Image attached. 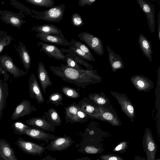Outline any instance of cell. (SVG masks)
Here are the masks:
<instances>
[{"label":"cell","instance_id":"obj_2","mask_svg":"<svg viewBox=\"0 0 160 160\" xmlns=\"http://www.w3.org/2000/svg\"><path fill=\"white\" fill-rule=\"evenodd\" d=\"M65 9V5L62 3L42 12L33 11L37 19H41L55 23H59L63 19Z\"/></svg>","mask_w":160,"mask_h":160},{"label":"cell","instance_id":"obj_14","mask_svg":"<svg viewBox=\"0 0 160 160\" xmlns=\"http://www.w3.org/2000/svg\"><path fill=\"white\" fill-rule=\"evenodd\" d=\"M130 81L140 92H148L153 88V83L149 78L143 75H136L131 77Z\"/></svg>","mask_w":160,"mask_h":160},{"label":"cell","instance_id":"obj_43","mask_svg":"<svg viewBox=\"0 0 160 160\" xmlns=\"http://www.w3.org/2000/svg\"><path fill=\"white\" fill-rule=\"evenodd\" d=\"M85 152L88 153L96 154L99 152L100 149L92 146H87L85 148Z\"/></svg>","mask_w":160,"mask_h":160},{"label":"cell","instance_id":"obj_36","mask_svg":"<svg viewBox=\"0 0 160 160\" xmlns=\"http://www.w3.org/2000/svg\"><path fill=\"white\" fill-rule=\"evenodd\" d=\"M71 43L72 45L80 49L90 56H93L89 48L83 43L73 39Z\"/></svg>","mask_w":160,"mask_h":160},{"label":"cell","instance_id":"obj_6","mask_svg":"<svg viewBox=\"0 0 160 160\" xmlns=\"http://www.w3.org/2000/svg\"><path fill=\"white\" fill-rule=\"evenodd\" d=\"M110 92L116 99L122 111L129 118L131 122H134L135 112L130 100L124 94L113 91H110Z\"/></svg>","mask_w":160,"mask_h":160},{"label":"cell","instance_id":"obj_8","mask_svg":"<svg viewBox=\"0 0 160 160\" xmlns=\"http://www.w3.org/2000/svg\"><path fill=\"white\" fill-rule=\"evenodd\" d=\"M140 8L145 14L149 29L152 33L155 31V10L153 5L144 0H136Z\"/></svg>","mask_w":160,"mask_h":160},{"label":"cell","instance_id":"obj_44","mask_svg":"<svg viewBox=\"0 0 160 160\" xmlns=\"http://www.w3.org/2000/svg\"><path fill=\"white\" fill-rule=\"evenodd\" d=\"M97 0H79L78 1L79 6L83 7L85 5L90 6Z\"/></svg>","mask_w":160,"mask_h":160},{"label":"cell","instance_id":"obj_29","mask_svg":"<svg viewBox=\"0 0 160 160\" xmlns=\"http://www.w3.org/2000/svg\"><path fill=\"white\" fill-rule=\"evenodd\" d=\"M88 98L98 106H107L110 104V100L107 97L104 92H95L89 94Z\"/></svg>","mask_w":160,"mask_h":160},{"label":"cell","instance_id":"obj_5","mask_svg":"<svg viewBox=\"0 0 160 160\" xmlns=\"http://www.w3.org/2000/svg\"><path fill=\"white\" fill-rule=\"evenodd\" d=\"M38 47H40L39 51L44 52L48 57L57 60L66 61V57L64 53L68 52V49L59 48L56 45L51 44L39 42L37 44Z\"/></svg>","mask_w":160,"mask_h":160},{"label":"cell","instance_id":"obj_34","mask_svg":"<svg viewBox=\"0 0 160 160\" xmlns=\"http://www.w3.org/2000/svg\"><path fill=\"white\" fill-rule=\"evenodd\" d=\"M11 127L14 133L21 135L24 134L25 130L29 128L30 127L22 122H16L12 124Z\"/></svg>","mask_w":160,"mask_h":160},{"label":"cell","instance_id":"obj_13","mask_svg":"<svg viewBox=\"0 0 160 160\" xmlns=\"http://www.w3.org/2000/svg\"><path fill=\"white\" fill-rule=\"evenodd\" d=\"M73 142L72 138L69 136L56 137L54 140L50 142L45 149L53 152L61 151L69 148Z\"/></svg>","mask_w":160,"mask_h":160},{"label":"cell","instance_id":"obj_40","mask_svg":"<svg viewBox=\"0 0 160 160\" xmlns=\"http://www.w3.org/2000/svg\"><path fill=\"white\" fill-rule=\"evenodd\" d=\"M12 41V37L8 36L0 40V54L3 51L4 48L8 45Z\"/></svg>","mask_w":160,"mask_h":160},{"label":"cell","instance_id":"obj_42","mask_svg":"<svg viewBox=\"0 0 160 160\" xmlns=\"http://www.w3.org/2000/svg\"><path fill=\"white\" fill-rule=\"evenodd\" d=\"M128 147V142L124 141L120 143L113 150V151L123 152L126 151Z\"/></svg>","mask_w":160,"mask_h":160},{"label":"cell","instance_id":"obj_4","mask_svg":"<svg viewBox=\"0 0 160 160\" xmlns=\"http://www.w3.org/2000/svg\"><path fill=\"white\" fill-rule=\"evenodd\" d=\"M79 39L84 42L88 46L97 54L102 56L104 49L101 40L90 33L82 32L77 35Z\"/></svg>","mask_w":160,"mask_h":160},{"label":"cell","instance_id":"obj_46","mask_svg":"<svg viewBox=\"0 0 160 160\" xmlns=\"http://www.w3.org/2000/svg\"><path fill=\"white\" fill-rule=\"evenodd\" d=\"M57 160L55 158L52 157L50 155H48L40 160Z\"/></svg>","mask_w":160,"mask_h":160},{"label":"cell","instance_id":"obj_21","mask_svg":"<svg viewBox=\"0 0 160 160\" xmlns=\"http://www.w3.org/2000/svg\"><path fill=\"white\" fill-rule=\"evenodd\" d=\"M0 160H19L9 143L4 139H0Z\"/></svg>","mask_w":160,"mask_h":160},{"label":"cell","instance_id":"obj_11","mask_svg":"<svg viewBox=\"0 0 160 160\" xmlns=\"http://www.w3.org/2000/svg\"><path fill=\"white\" fill-rule=\"evenodd\" d=\"M37 109L34 105L28 100H22L15 108L12 113L11 119L16 120L26 115L30 114L33 112L36 111Z\"/></svg>","mask_w":160,"mask_h":160},{"label":"cell","instance_id":"obj_30","mask_svg":"<svg viewBox=\"0 0 160 160\" xmlns=\"http://www.w3.org/2000/svg\"><path fill=\"white\" fill-rule=\"evenodd\" d=\"M67 55L73 58L77 63L84 66L88 70L93 69L92 66L80 56L75 53L71 49L69 48Z\"/></svg>","mask_w":160,"mask_h":160},{"label":"cell","instance_id":"obj_28","mask_svg":"<svg viewBox=\"0 0 160 160\" xmlns=\"http://www.w3.org/2000/svg\"><path fill=\"white\" fill-rule=\"evenodd\" d=\"M46 119L52 126L55 127L61 125L62 120L57 111L53 108H49L44 113Z\"/></svg>","mask_w":160,"mask_h":160},{"label":"cell","instance_id":"obj_31","mask_svg":"<svg viewBox=\"0 0 160 160\" xmlns=\"http://www.w3.org/2000/svg\"><path fill=\"white\" fill-rule=\"evenodd\" d=\"M63 100L62 94L59 92H55L49 96L47 103L48 104L50 103L52 104L55 105L56 107L59 105L63 106V104L62 102Z\"/></svg>","mask_w":160,"mask_h":160},{"label":"cell","instance_id":"obj_7","mask_svg":"<svg viewBox=\"0 0 160 160\" xmlns=\"http://www.w3.org/2000/svg\"><path fill=\"white\" fill-rule=\"evenodd\" d=\"M15 144L24 153L33 155H39L44 152L45 148L21 138H18Z\"/></svg>","mask_w":160,"mask_h":160},{"label":"cell","instance_id":"obj_32","mask_svg":"<svg viewBox=\"0 0 160 160\" xmlns=\"http://www.w3.org/2000/svg\"><path fill=\"white\" fill-rule=\"evenodd\" d=\"M28 3L36 6L51 8L54 6L53 0H25Z\"/></svg>","mask_w":160,"mask_h":160},{"label":"cell","instance_id":"obj_16","mask_svg":"<svg viewBox=\"0 0 160 160\" xmlns=\"http://www.w3.org/2000/svg\"><path fill=\"white\" fill-rule=\"evenodd\" d=\"M36 36L42 41L49 44L70 47L72 45L65 38L64 35L57 34H45L37 33Z\"/></svg>","mask_w":160,"mask_h":160},{"label":"cell","instance_id":"obj_49","mask_svg":"<svg viewBox=\"0 0 160 160\" xmlns=\"http://www.w3.org/2000/svg\"><path fill=\"white\" fill-rule=\"evenodd\" d=\"M160 160V159H157L156 160Z\"/></svg>","mask_w":160,"mask_h":160},{"label":"cell","instance_id":"obj_41","mask_svg":"<svg viewBox=\"0 0 160 160\" xmlns=\"http://www.w3.org/2000/svg\"><path fill=\"white\" fill-rule=\"evenodd\" d=\"M99 158L101 160H124L122 157L115 154L103 155Z\"/></svg>","mask_w":160,"mask_h":160},{"label":"cell","instance_id":"obj_18","mask_svg":"<svg viewBox=\"0 0 160 160\" xmlns=\"http://www.w3.org/2000/svg\"><path fill=\"white\" fill-rule=\"evenodd\" d=\"M26 123L29 126L47 132H54L55 127L51 125L47 120L45 116L42 117L32 118L26 121Z\"/></svg>","mask_w":160,"mask_h":160},{"label":"cell","instance_id":"obj_37","mask_svg":"<svg viewBox=\"0 0 160 160\" xmlns=\"http://www.w3.org/2000/svg\"><path fill=\"white\" fill-rule=\"evenodd\" d=\"M71 22L75 27L78 28L83 26L84 22L81 17L77 13H73L71 17Z\"/></svg>","mask_w":160,"mask_h":160},{"label":"cell","instance_id":"obj_19","mask_svg":"<svg viewBox=\"0 0 160 160\" xmlns=\"http://www.w3.org/2000/svg\"><path fill=\"white\" fill-rule=\"evenodd\" d=\"M37 77L42 89L45 93L47 88L48 86H52V83L44 64L41 62H40L38 65Z\"/></svg>","mask_w":160,"mask_h":160},{"label":"cell","instance_id":"obj_26","mask_svg":"<svg viewBox=\"0 0 160 160\" xmlns=\"http://www.w3.org/2000/svg\"><path fill=\"white\" fill-rule=\"evenodd\" d=\"M9 94L8 84L0 78V121L2 116Z\"/></svg>","mask_w":160,"mask_h":160},{"label":"cell","instance_id":"obj_45","mask_svg":"<svg viewBox=\"0 0 160 160\" xmlns=\"http://www.w3.org/2000/svg\"><path fill=\"white\" fill-rule=\"evenodd\" d=\"M158 37L159 41H160V10H159L158 18Z\"/></svg>","mask_w":160,"mask_h":160},{"label":"cell","instance_id":"obj_38","mask_svg":"<svg viewBox=\"0 0 160 160\" xmlns=\"http://www.w3.org/2000/svg\"><path fill=\"white\" fill-rule=\"evenodd\" d=\"M65 55L67 58L66 62L67 66L70 68L77 69H83L79 64L77 63L73 58L66 54Z\"/></svg>","mask_w":160,"mask_h":160},{"label":"cell","instance_id":"obj_35","mask_svg":"<svg viewBox=\"0 0 160 160\" xmlns=\"http://www.w3.org/2000/svg\"><path fill=\"white\" fill-rule=\"evenodd\" d=\"M69 48L71 49L77 55L84 60L91 62H95L96 61V59L93 56H90L86 53L77 48L71 45L69 47Z\"/></svg>","mask_w":160,"mask_h":160},{"label":"cell","instance_id":"obj_25","mask_svg":"<svg viewBox=\"0 0 160 160\" xmlns=\"http://www.w3.org/2000/svg\"><path fill=\"white\" fill-rule=\"evenodd\" d=\"M31 31H35L38 33L45 34H62V30L58 27L52 24H45L36 25L32 28Z\"/></svg>","mask_w":160,"mask_h":160},{"label":"cell","instance_id":"obj_12","mask_svg":"<svg viewBox=\"0 0 160 160\" xmlns=\"http://www.w3.org/2000/svg\"><path fill=\"white\" fill-rule=\"evenodd\" d=\"M0 61L1 65L13 75L14 78L23 76L27 73L28 72L23 71L15 65L13 60L8 55L5 54L1 56Z\"/></svg>","mask_w":160,"mask_h":160},{"label":"cell","instance_id":"obj_17","mask_svg":"<svg viewBox=\"0 0 160 160\" xmlns=\"http://www.w3.org/2000/svg\"><path fill=\"white\" fill-rule=\"evenodd\" d=\"M37 140L43 141L48 143L49 140H53L56 136L53 134L47 133L40 129L30 127L26 129L24 134Z\"/></svg>","mask_w":160,"mask_h":160},{"label":"cell","instance_id":"obj_1","mask_svg":"<svg viewBox=\"0 0 160 160\" xmlns=\"http://www.w3.org/2000/svg\"><path fill=\"white\" fill-rule=\"evenodd\" d=\"M49 68L63 80L83 88L89 84L99 83L102 80L96 70L77 69L62 64L60 66H50Z\"/></svg>","mask_w":160,"mask_h":160},{"label":"cell","instance_id":"obj_20","mask_svg":"<svg viewBox=\"0 0 160 160\" xmlns=\"http://www.w3.org/2000/svg\"><path fill=\"white\" fill-rule=\"evenodd\" d=\"M1 13V18L4 22L18 29L20 28L22 24L25 22L18 14L6 10L2 11Z\"/></svg>","mask_w":160,"mask_h":160},{"label":"cell","instance_id":"obj_10","mask_svg":"<svg viewBox=\"0 0 160 160\" xmlns=\"http://www.w3.org/2000/svg\"><path fill=\"white\" fill-rule=\"evenodd\" d=\"M78 104L79 107L92 119L102 120L98 106L89 98H84L79 101Z\"/></svg>","mask_w":160,"mask_h":160},{"label":"cell","instance_id":"obj_3","mask_svg":"<svg viewBox=\"0 0 160 160\" xmlns=\"http://www.w3.org/2000/svg\"><path fill=\"white\" fill-rule=\"evenodd\" d=\"M143 150L145 152L147 160H155L157 145L154 139L151 130L146 128L142 140Z\"/></svg>","mask_w":160,"mask_h":160},{"label":"cell","instance_id":"obj_22","mask_svg":"<svg viewBox=\"0 0 160 160\" xmlns=\"http://www.w3.org/2000/svg\"><path fill=\"white\" fill-rule=\"evenodd\" d=\"M108 54L109 62L113 72L124 68V62L120 56L114 52L108 45H106Z\"/></svg>","mask_w":160,"mask_h":160},{"label":"cell","instance_id":"obj_39","mask_svg":"<svg viewBox=\"0 0 160 160\" xmlns=\"http://www.w3.org/2000/svg\"><path fill=\"white\" fill-rule=\"evenodd\" d=\"M77 115L80 123L86 122L88 121V119L90 118L89 116L82 110L79 106L77 112Z\"/></svg>","mask_w":160,"mask_h":160},{"label":"cell","instance_id":"obj_27","mask_svg":"<svg viewBox=\"0 0 160 160\" xmlns=\"http://www.w3.org/2000/svg\"><path fill=\"white\" fill-rule=\"evenodd\" d=\"M17 51L21 59L24 68L27 72L29 71L31 68V58L30 55L25 45L21 43Z\"/></svg>","mask_w":160,"mask_h":160},{"label":"cell","instance_id":"obj_15","mask_svg":"<svg viewBox=\"0 0 160 160\" xmlns=\"http://www.w3.org/2000/svg\"><path fill=\"white\" fill-rule=\"evenodd\" d=\"M30 97L34 98L38 104H42L45 99L40 88L37 79L33 74H32L28 82Z\"/></svg>","mask_w":160,"mask_h":160},{"label":"cell","instance_id":"obj_47","mask_svg":"<svg viewBox=\"0 0 160 160\" xmlns=\"http://www.w3.org/2000/svg\"><path fill=\"white\" fill-rule=\"evenodd\" d=\"M134 160H146L145 158L140 156L136 155L134 157Z\"/></svg>","mask_w":160,"mask_h":160},{"label":"cell","instance_id":"obj_9","mask_svg":"<svg viewBox=\"0 0 160 160\" xmlns=\"http://www.w3.org/2000/svg\"><path fill=\"white\" fill-rule=\"evenodd\" d=\"M102 121L108 122L113 126H120L122 124L120 118L112 106H98Z\"/></svg>","mask_w":160,"mask_h":160},{"label":"cell","instance_id":"obj_48","mask_svg":"<svg viewBox=\"0 0 160 160\" xmlns=\"http://www.w3.org/2000/svg\"><path fill=\"white\" fill-rule=\"evenodd\" d=\"M75 160H91L88 157H83L82 158H78Z\"/></svg>","mask_w":160,"mask_h":160},{"label":"cell","instance_id":"obj_33","mask_svg":"<svg viewBox=\"0 0 160 160\" xmlns=\"http://www.w3.org/2000/svg\"><path fill=\"white\" fill-rule=\"evenodd\" d=\"M61 91L67 97L71 98L77 99L80 97V93L76 90L68 86L62 87Z\"/></svg>","mask_w":160,"mask_h":160},{"label":"cell","instance_id":"obj_23","mask_svg":"<svg viewBox=\"0 0 160 160\" xmlns=\"http://www.w3.org/2000/svg\"><path fill=\"white\" fill-rule=\"evenodd\" d=\"M78 108V103L75 102L65 108V118L66 123L80 122L77 115Z\"/></svg>","mask_w":160,"mask_h":160},{"label":"cell","instance_id":"obj_24","mask_svg":"<svg viewBox=\"0 0 160 160\" xmlns=\"http://www.w3.org/2000/svg\"><path fill=\"white\" fill-rule=\"evenodd\" d=\"M138 42L143 54L152 62L151 54L153 52L152 49L151 42L142 33L139 36Z\"/></svg>","mask_w":160,"mask_h":160}]
</instances>
